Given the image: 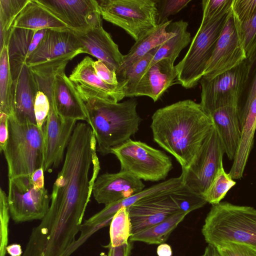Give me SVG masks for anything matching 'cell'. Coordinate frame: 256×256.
<instances>
[{"label":"cell","instance_id":"1","mask_svg":"<svg viewBox=\"0 0 256 256\" xmlns=\"http://www.w3.org/2000/svg\"><path fill=\"white\" fill-rule=\"evenodd\" d=\"M214 126L200 104L180 100L157 110L152 116L153 139L186 170Z\"/></svg>","mask_w":256,"mask_h":256},{"label":"cell","instance_id":"49","mask_svg":"<svg viewBox=\"0 0 256 256\" xmlns=\"http://www.w3.org/2000/svg\"><path fill=\"white\" fill-rule=\"evenodd\" d=\"M200 256H220L216 248L214 246L208 244L204 254Z\"/></svg>","mask_w":256,"mask_h":256},{"label":"cell","instance_id":"41","mask_svg":"<svg viewBox=\"0 0 256 256\" xmlns=\"http://www.w3.org/2000/svg\"><path fill=\"white\" fill-rule=\"evenodd\" d=\"M113 217L110 218L100 223H88L84 222L82 224L80 231V234L78 239L76 240L73 246L71 248L70 252V256L80 246H81L89 237L94 233L101 228L110 224Z\"/></svg>","mask_w":256,"mask_h":256},{"label":"cell","instance_id":"11","mask_svg":"<svg viewBox=\"0 0 256 256\" xmlns=\"http://www.w3.org/2000/svg\"><path fill=\"white\" fill-rule=\"evenodd\" d=\"M240 25L231 8L202 78L211 80L246 60Z\"/></svg>","mask_w":256,"mask_h":256},{"label":"cell","instance_id":"2","mask_svg":"<svg viewBox=\"0 0 256 256\" xmlns=\"http://www.w3.org/2000/svg\"><path fill=\"white\" fill-rule=\"evenodd\" d=\"M86 110V122L96 142V150L105 156L129 140L138 130L142 119L135 98L122 102L106 101L80 94Z\"/></svg>","mask_w":256,"mask_h":256},{"label":"cell","instance_id":"46","mask_svg":"<svg viewBox=\"0 0 256 256\" xmlns=\"http://www.w3.org/2000/svg\"><path fill=\"white\" fill-rule=\"evenodd\" d=\"M156 253L158 256H172V252L169 244L162 243L158 246Z\"/></svg>","mask_w":256,"mask_h":256},{"label":"cell","instance_id":"12","mask_svg":"<svg viewBox=\"0 0 256 256\" xmlns=\"http://www.w3.org/2000/svg\"><path fill=\"white\" fill-rule=\"evenodd\" d=\"M50 110L44 126V172H51L64 158L77 120L62 118L58 114L54 94L47 96Z\"/></svg>","mask_w":256,"mask_h":256},{"label":"cell","instance_id":"6","mask_svg":"<svg viewBox=\"0 0 256 256\" xmlns=\"http://www.w3.org/2000/svg\"><path fill=\"white\" fill-rule=\"evenodd\" d=\"M120 162V170L145 181L164 180L172 168L170 156L145 142L129 140L112 150Z\"/></svg>","mask_w":256,"mask_h":256},{"label":"cell","instance_id":"25","mask_svg":"<svg viewBox=\"0 0 256 256\" xmlns=\"http://www.w3.org/2000/svg\"><path fill=\"white\" fill-rule=\"evenodd\" d=\"M12 28L35 31L70 28L37 0H30L15 20Z\"/></svg>","mask_w":256,"mask_h":256},{"label":"cell","instance_id":"23","mask_svg":"<svg viewBox=\"0 0 256 256\" xmlns=\"http://www.w3.org/2000/svg\"><path fill=\"white\" fill-rule=\"evenodd\" d=\"M47 30H32L12 28L7 46L10 66L22 65L36 49Z\"/></svg>","mask_w":256,"mask_h":256},{"label":"cell","instance_id":"42","mask_svg":"<svg viewBox=\"0 0 256 256\" xmlns=\"http://www.w3.org/2000/svg\"><path fill=\"white\" fill-rule=\"evenodd\" d=\"M96 75L108 84L117 86L120 84L116 71L110 69L103 62L98 60L92 64Z\"/></svg>","mask_w":256,"mask_h":256},{"label":"cell","instance_id":"38","mask_svg":"<svg viewBox=\"0 0 256 256\" xmlns=\"http://www.w3.org/2000/svg\"><path fill=\"white\" fill-rule=\"evenodd\" d=\"M220 256H256V246L227 242L216 247Z\"/></svg>","mask_w":256,"mask_h":256},{"label":"cell","instance_id":"27","mask_svg":"<svg viewBox=\"0 0 256 256\" xmlns=\"http://www.w3.org/2000/svg\"><path fill=\"white\" fill-rule=\"evenodd\" d=\"M186 215V213L178 212L152 226L132 234L130 240L150 244H162Z\"/></svg>","mask_w":256,"mask_h":256},{"label":"cell","instance_id":"31","mask_svg":"<svg viewBox=\"0 0 256 256\" xmlns=\"http://www.w3.org/2000/svg\"><path fill=\"white\" fill-rule=\"evenodd\" d=\"M110 225V244L112 246H118L129 242L132 226L127 208H120L114 214Z\"/></svg>","mask_w":256,"mask_h":256},{"label":"cell","instance_id":"20","mask_svg":"<svg viewBox=\"0 0 256 256\" xmlns=\"http://www.w3.org/2000/svg\"><path fill=\"white\" fill-rule=\"evenodd\" d=\"M66 66L56 73L53 84L55 105L63 119L87 121L84 104L76 86L65 74Z\"/></svg>","mask_w":256,"mask_h":256},{"label":"cell","instance_id":"7","mask_svg":"<svg viewBox=\"0 0 256 256\" xmlns=\"http://www.w3.org/2000/svg\"><path fill=\"white\" fill-rule=\"evenodd\" d=\"M105 20L127 32L136 42L158 25L156 0H98Z\"/></svg>","mask_w":256,"mask_h":256},{"label":"cell","instance_id":"16","mask_svg":"<svg viewBox=\"0 0 256 256\" xmlns=\"http://www.w3.org/2000/svg\"><path fill=\"white\" fill-rule=\"evenodd\" d=\"M13 80L14 114L20 123L36 124L34 104L38 90L30 68L26 62L10 66Z\"/></svg>","mask_w":256,"mask_h":256},{"label":"cell","instance_id":"32","mask_svg":"<svg viewBox=\"0 0 256 256\" xmlns=\"http://www.w3.org/2000/svg\"><path fill=\"white\" fill-rule=\"evenodd\" d=\"M236 184V182L225 172L222 166L202 196L207 203L212 205L218 204Z\"/></svg>","mask_w":256,"mask_h":256},{"label":"cell","instance_id":"18","mask_svg":"<svg viewBox=\"0 0 256 256\" xmlns=\"http://www.w3.org/2000/svg\"><path fill=\"white\" fill-rule=\"evenodd\" d=\"M82 49L73 30L48 29L26 64L32 66L70 54H84Z\"/></svg>","mask_w":256,"mask_h":256},{"label":"cell","instance_id":"34","mask_svg":"<svg viewBox=\"0 0 256 256\" xmlns=\"http://www.w3.org/2000/svg\"><path fill=\"white\" fill-rule=\"evenodd\" d=\"M240 30L246 60L252 63L256 56V12L250 18L241 24Z\"/></svg>","mask_w":256,"mask_h":256},{"label":"cell","instance_id":"21","mask_svg":"<svg viewBox=\"0 0 256 256\" xmlns=\"http://www.w3.org/2000/svg\"><path fill=\"white\" fill-rule=\"evenodd\" d=\"M174 63L164 58L150 66L142 76L132 98L146 96L154 102L158 100L176 80L177 73Z\"/></svg>","mask_w":256,"mask_h":256},{"label":"cell","instance_id":"9","mask_svg":"<svg viewBox=\"0 0 256 256\" xmlns=\"http://www.w3.org/2000/svg\"><path fill=\"white\" fill-rule=\"evenodd\" d=\"M8 198L10 216L16 223L42 220L50 202L48 190L34 186L28 176L8 179Z\"/></svg>","mask_w":256,"mask_h":256},{"label":"cell","instance_id":"26","mask_svg":"<svg viewBox=\"0 0 256 256\" xmlns=\"http://www.w3.org/2000/svg\"><path fill=\"white\" fill-rule=\"evenodd\" d=\"M188 27V22L182 20L170 24L168 29L174 32V35L158 47L149 66L164 58L174 62L180 52L190 42V34Z\"/></svg>","mask_w":256,"mask_h":256},{"label":"cell","instance_id":"5","mask_svg":"<svg viewBox=\"0 0 256 256\" xmlns=\"http://www.w3.org/2000/svg\"><path fill=\"white\" fill-rule=\"evenodd\" d=\"M228 12L210 21L202 20L187 52L175 66L176 83L186 88H191L200 82L212 55Z\"/></svg>","mask_w":256,"mask_h":256},{"label":"cell","instance_id":"47","mask_svg":"<svg viewBox=\"0 0 256 256\" xmlns=\"http://www.w3.org/2000/svg\"><path fill=\"white\" fill-rule=\"evenodd\" d=\"M6 250L10 256H22L23 254L20 245L17 244L8 246Z\"/></svg>","mask_w":256,"mask_h":256},{"label":"cell","instance_id":"19","mask_svg":"<svg viewBox=\"0 0 256 256\" xmlns=\"http://www.w3.org/2000/svg\"><path fill=\"white\" fill-rule=\"evenodd\" d=\"M82 46L83 53L88 54L103 62L112 70H118L124 55L111 36L102 26L84 32L74 31Z\"/></svg>","mask_w":256,"mask_h":256},{"label":"cell","instance_id":"3","mask_svg":"<svg viewBox=\"0 0 256 256\" xmlns=\"http://www.w3.org/2000/svg\"><path fill=\"white\" fill-rule=\"evenodd\" d=\"M202 232L215 247L227 242L256 246V209L226 202L212 205Z\"/></svg>","mask_w":256,"mask_h":256},{"label":"cell","instance_id":"37","mask_svg":"<svg viewBox=\"0 0 256 256\" xmlns=\"http://www.w3.org/2000/svg\"><path fill=\"white\" fill-rule=\"evenodd\" d=\"M191 0H156L158 10V24L168 21V17L178 13Z\"/></svg>","mask_w":256,"mask_h":256},{"label":"cell","instance_id":"33","mask_svg":"<svg viewBox=\"0 0 256 256\" xmlns=\"http://www.w3.org/2000/svg\"><path fill=\"white\" fill-rule=\"evenodd\" d=\"M170 196L180 211L187 214L193 210L203 207L207 203L202 195L195 192L184 184L171 193Z\"/></svg>","mask_w":256,"mask_h":256},{"label":"cell","instance_id":"17","mask_svg":"<svg viewBox=\"0 0 256 256\" xmlns=\"http://www.w3.org/2000/svg\"><path fill=\"white\" fill-rule=\"evenodd\" d=\"M144 187L141 180L120 170L116 173L106 172L97 177L92 194L98 204L106 206L135 194Z\"/></svg>","mask_w":256,"mask_h":256},{"label":"cell","instance_id":"22","mask_svg":"<svg viewBox=\"0 0 256 256\" xmlns=\"http://www.w3.org/2000/svg\"><path fill=\"white\" fill-rule=\"evenodd\" d=\"M240 139L228 174L232 179H240L252 149L256 130V94L244 106L240 114Z\"/></svg>","mask_w":256,"mask_h":256},{"label":"cell","instance_id":"15","mask_svg":"<svg viewBox=\"0 0 256 256\" xmlns=\"http://www.w3.org/2000/svg\"><path fill=\"white\" fill-rule=\"evenodd\" d=\"M94 62L90 56H86L74 68L69 78L80 94L119 102L125 98V82H120L117 86L107 84L96 75L92 66Z\"/></svg>","mask_w":256,"mask_h":256},{"label":"cell","instance_id":"48","mask_svg":"<svg viewBox=\"0 0 256 256\" xmlns=\"http://www.w3.org/2000/svg\"><path fill=\"white\" fill-rule=\"evenodd\" d=\"M256 94V74L250 87L244 106L248 104Z\"/></svg>","mask_w":256,"mask_h":256},{"label":"cell","instance_id":"30","mask_svg":"<svg viewBox=\"0 0 256 256\" xmlns=\"http://www.w3.org/2000/svg\"><path fill=\"white\" fill-rule=\"evenodd\" d=\"M159 47V46H158ZM158 47L152 50L146 56L135 62L125 70L117 76L118 82H124L125 97L132 95L142 76L148 68Z\"/></svg>","mask_w":256,"mask_h":256},{"label":"cell","instance_id":"8","mask_svg":"<svg viewBox=\"0 0 256 256\" xmlns=\"http://www.w3.org/2000/svg\"><path fill=\"white\" fill-rule=\"evenodd\" d=\"M252 62L245 60L238 66L211 79L202 78L200 102L208 114L223 106H238L248 79Z\"/></svg>","mask_w":256,"mask_h":256},{"label":"cell","instance_id":"28","mask_svg":"<svg viewBox=\"0 0 256 256\" xmlns=\"http://www.w3.org/2000/svg\"><path fill=\"white\" fill-rule=\"evenodd\" d=\"M13 80L10 72L8 46L0 50V112L14 114Z\"/></svg>","mask_w":256,"mask_h":256},{"label":"cell","instance_id":"10","mask_svg":"<svg viewBox=\"0 0 256 256\" xmlns=\"http://www.w3.org/2000/svg\"><path fill=\"white\" fill-rule=\"evenodd\" d=\"M224 154L223 144L214 125L188 168L182 172V184L202 196L223 166Z\"/></svg>","mask_w":256,"mask_h":256},{"label":"cell","instance_id":"13","mask_svg":"<svg viewBox=\"0 0 256 256\" xmlns=\"http://www.w3.org/2000/svg\"><path fill=\"white\" fill-rule=\"evenodd\" d=\"M74 31L84 32L102 26L96 0H37Z\"/></svg>","mask_w":256,"mask_h":256},{"label":"cell","instance_id":"35","mask_svg":"<svg viewBox=\"0 0 256 256\" xmlns=\"http://www.w3.org/2000/svg\"><path fill=\"white\" fill-rule=\"evenodd\" d=\"M8 196L0 190V256H6L8 244V222L10 216Z\"/></svg>","mask_w":256,"mask_h":256},{"label":"cell","instance_id":"24","mask_svg":"<svg viewBox=\"0 0 256 256\" xmlns=\"http://www.w3.org/2000/svg\"><path fill=\"white\" fill-rule=\"evenodd\" d=\"M172 20L158 24L148 31L138 40L135 42L128 52L124 55L121 66L116 72V76L120 74L136 60L142 58L152 50L164 44L174 33L168 29Z\"/></svg>","mask_w":256,"mask_h":256},{"label":"cell","instance_id":"14","mask_svg":"<svg viewBox=\"0 0 256 256\" xmlns=\"http://www.w3.org/2000/svg\"><path fill=\"white\" fill-rule=\"evenodd\" d=\"M170 194L146 196L127 208L132 224V234L152 226L180 212Z\"/></svg>","mask_w":256,"mask_h":256},{"label":"cell","instance_id":"44","mask_svg":"<svg viewBox=\"0 0 256 256\" xmlns=\"http://www.w3.org/2000/svg\"><path fill=\"white\" fill-rule=\"evenodd\" d=\"M132 242L118 246H112L109 244L106 246L108 248L107 256H130L132 247Z\"/></svg>","mask_w":256,"mask_h":256},{"label":"cell","instance_id":"36","mask_svg":"<svg viewBox=\"0 0 256 256\" xmlns=\"http://www.w3.org/2000/svg\"><path fill=\"white\" fill-rule=\"evenodd\" d=\"M233 0H203L202 21H210L228 13L231 10Z\"/></svg>","mask_w":256,"mask_h":256},{"label":"cell","instance_id":"43","mask_svg":"<svg viewBox=\"0 0 256 256\" xmlns=\"http://www.w3.org/2000/svg\"><path fill=\"white\" fill-rule=\"evenodd\" d=\"M8 116L0 112V150L2 152L8 138Z\"/></svg>","mask_w":256,"mask_h":256},{"label":"cell","instance_id":"4","mask_svg":"<svg viewBox=\"0 0 256 256\" xmlns=\"http://www.w3.org/2000/svg\"><path fill=\"white\" fill-rule=\"evenodd\" d=\"M8 138L3 151L8 179L28 176L43 168L44 138V128L36 124H22L8 116Z\"/></svg>","mask_w":256,"mask_h":256},{"label":"cell","instance_id":"40","mask_svg":"<svg viewBox=\"0 0 256 256\" xmlns=\"http://www.w3.org/2000/svg\"><path fill=\"white\" fill-rule=\"evenodd\" d=\"M50 110V104L46 96L38 90L34 104V112L36 124L38 127L43 128Z\"/></svg>","mask_w":256,"mask_h":256},{"label":"cell","instance_id":"39","mask_svg":"<svg viewBox=\"0 0 256 256\" xmlns=\"http://www.w3.org/2000/svg\"><path fill=\"white\" fill-rule=\"evenodd\" d=\"M232 9L240 24L250 18L256 12V0H233Z\"/></svg>","mask_w":256,"mask_h":256},{"label":"cell","instance_id":"29","mask_svg":"<svg viewBox=\"0 0 256 256\" xmlns=\"http://www.w3.org/2000/svg\"><path fill=\"white\" fill-rule=\"evenodd\" d=\"M30 0H0V50L7 45L12 24Z\"/></svg>","mask_w":256,"mask_h":256},{"label":"cell","instance_id":"45","mask_svg":"<svg viewBox=\"0 0 256 256\" xmlns=\"http://www.w3.org/2000/svg\"><path fill=\"white\" fill-rule=\"evenodd\" d=\"M31 180L33 185L40 188L44 187V170L43 168L36 170L32 174Z\"/></svg>","mask_w":256,"mask_h":256}]
</instances>
